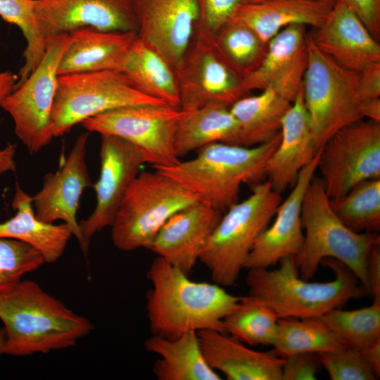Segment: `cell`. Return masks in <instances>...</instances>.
I'll return each instance as SVG.
<instances>
[{
	"mask_svg": "<svg viewBox=\"0 0 380 380\" xmlns=\"http://www.w3.org/2000/svg\"><path fill=\"white\" fill-rule=\"evenodd\" d=\"M320 365L332 380H374L378 379L360 351L343 347L317 354Z\"/></svg>",
	"mask_w": 380,
	"mask_h": 380,
	"instance_id": "38",
	"label": "cell"
},
{
	"mask_svg": "<svg viewBox=\"0 0 380 380\" xmlns=\"http://www.w3.org/2000/svg\"><path fill=\"white\" fill-rule=\"evenodd\" d=\"M16 146L8 144L0 149V175L8 172H15L16 163L15 160Z\"/></svg>",
	"mask_w": 380,
	"mask_h": 380,
	"instance_id": "45",
	"label": "cell"
},
{
	"mask_svg": "<svg viewBox=\"0 0 380 380\" xmlns=\"http://www.w3.org/2000/svg\"><path fill=\"white\" fill-rule=\"evenodd\" d=\"M198 201L192 192L155 169L139 172L110 226L113 244L125 251L149 249L168 218Z\"/></svg>",
	"mask_w": 380,
	"mask_h": 380,
	"instance_id": "8",
	"label": "cell"
},
{
	"mask_svg": "<svg viewBox=\"0 0 380 380\" xmlns=\"http://www.w3.org/2000/svg\"><path fill=\"white\" fill-rule=\"evenodd\" d=\"M6 331L4 327L0 328V355L4 354V349L6 346Z\"/></svg>",
	"mask_w": 380,
	"mask_h": 380,
	"instance_id": "48",
	"label": "cell"
},
{
	"mask_svg": "<svg viewBox=\"0 0 380 380\" xmlns=\"http://www.w3.org/2000/svg\"><path fill=\"white\" fill-rule=\"evenodd\" d=\"M0 319L6 331L4 354L27 356L70 348L94 329L35 281L21 280L0 292Z\"/></svg>",
	"mask_w": 380,
	"mask_h": 380,
	"instance_id": "2",
	"label": "cell"
},
{
	"mask_svg": "<svg viewBox=\"0 0 380 380\" xmlns=\"http://www.w3.org/2000/svg\"><path fill=\"white\" fill-rule=\"evenodd\" d=\"M35 6L36 0H0V16L20 28L27 44L23 52L24 63L14 89L33 72L45 53L46 42L37 25Z\"/></svg>",
	"mask_w": 380,
	"mask_h": 380,
	"instance_id": "36",
	"label": "cell"
},
{
	"mask_svg": "<svg viewBox=\"0 0 380 380\" xmlns=\"http://www.w3.org/2000/svg\"><path fill=\"white\" fill-rule=\"evenodd\" d=\"M174 70L182 110L214 104L230 107L248 95L243 78L225 63L211 41L193 37Z\"/></svg>",
	"mask_w": 380,
	"mask_h": 380,
	"instance_id": "13",
	"label": "cell"
},
{
	"mask_svg": "<svg viewBox=\"0 0 380 380\" xmlns=\"http://www.w3.org/2000/svg\"><path fill=\"white\" fill-rule=\"evenodd\" d=\"M213 44L225 63L243 80L260 66L267 43L242 23L231 20L215 34Z\"/></svg>",
	"mask_w": 380,
	"mask_h": 380,
	"instance_id": "32",
	"label": "cell"
},
{
	"mask_svg": "<svg viewBox=\"0 0 380 380\" xmlns=\"http://www.w3.org/2000/svg\"><path fill=\"white\" fill-rule=\"evenodd\" d=\"M101 136L100 175L92 184L96 204L92 213L79 222V243L85 257L92 236L112 225L125 192L146 163L140 150L129 141L113 135Z\"/></svg>",
	"mask_w": 380,
	"mask_h": 380,
	"instance_id": "14",
	"label": "cell"
},
{
	"mask_svg": "<svg viewBox=\"0 0 380 380\" xmlns=\"http://www.w3.org/2000/svg\"><path fill=\"white\" fill-rule=\"evenodd\" d=\"M351 9L372 35L380 39V0H337Z\"/></svg>",
	"mask_w": 380,
	"mask_h": 380,
	"instance_id": "41",
	"label": "cell"
},
{
	"mask_svg": "<svg viewBox=\"0 0 380 380\" xmlns=\"http://www.w3.org/2000/svg\"><path fill=\"white\" fill-rule=\"evenodd\" d=\"M321 149L299 172L293 189L281 201L274 222L259 236L244 262V269H265L301 250L304 233L301 222L303 197L317 170Z\"/></svg>",
	"mask_w": 380,
	"mask_h": 380,
	"instance_id": "17",
	"label": "cell"
},
{
	"mask_svg": "<svg viewBox=\"0 0 380 380\" xmlns=\"http://www.w3.org/2000/svg\"><path fill=\"white\" fill-rule=\"evenodd\" d=\"M316 46L346 68L361 72L380 62V45L358 16L337 1L324 23L310 32Z\"/></svg>",
	"mask_w": 380,
	"mask_h": 380,
	"instance_id": "21",
	"label": "cell"
},
{
	"mask_svg": "<svg viewBox=\"0 0 380 380\" xmlns=\"http://www.w3.org/2000/svg\"><path fill=\"white\" fill-rule=\"evenodd\" d=\"M222 216L219 210L198 201L169 217L149 249L189 276Z\"/></svg>",
	"mask_w": 380,
	"mask_h": 380,
	"instance_id": "18",
	"label": "cell"
},
{
	"mask_svg": "<svg viewBox=\"0 0 380 380\" xmlns=\"http://www.w3.org/2000/svg\"><path fill=\"white\" fill-rule=\"evenodd\" d=\"M368 293L374 300H380V243L372 249L367 263Z\"/></svg>",
	"mask_w": 380,
	"mask_h": 380,
	"instance_id": "43",
	"label": "cell"
},
{
	"mask_svg": "<svg viewBox=\"0 0 380 380\" xmlns=\"http://www.w3.org/2000/svg\"><path fill=\"white\" fill-rule=\"evenodd\" d=\"M208 365L229 380H281L283 357L272 351L261 352L226 333L215 330L197 332Z\"/></svg>",
	"mask_w": 380,
	"mask_h": 380,
	"instance_id": "23",
	"label": "cell"
},
{
	"mask_svg": "<svg viewBox=\"0 0 380 380\" xmlns=\"http://www.w3.org/2000/svg\"><path fill=\"white\" fill-rule=\"evenodd\" d=\"M274 270L249 269L246 284L249 294L271 307L279 319L320 317L367 292L355 274L343 263L325 258L321 264L334 272L327 282L303 279L294 257L281 259Z\"/></svg>",
	"mask_w": 380,
	"mask_h": 380,
	"instance_id": "3",
	"label": "cell"
},
{
	"mask_svg": "<svg viewBox=\"0 0 380 380\" xmlns=\"http://www.w3.org/2000/svg\"><path fill=\"white\" fill-rule=\"evenodd\" d=\"M245 0H198V15L193 37L213 40L230 21Z\"/></svg>",
	"mask_w": 380,
	"mask_h": 380,
	"instance_id": "39",
	"label": "cell"
},
{
	"mask_svg": "<svg viewBox=\"0 0 380 380\" xmlns=\"http://www.w3.org/2000/svg\"><path fill=\"white\" fill-rule=\"evenodd\" d=\"M118 71L142 94L180 108L174 68L153 46L138 34Z\"/></svg>",
	"mask_w": 380,
	"mask_h": 380,
	"instance_id": "26",
	"label": "cell"
},
{
	"mask_svg": "<svg viewBox=\"0 0 380 380\" xmlns=\"http://www.w3.org/2000/svg\"><path fill=\"white\" fill-rule=\"evenodd\" d=\"M332 7L315 0H266L243 3L232 20L252 29L267 43L283 28L293 24L321 27Z\"/></svg>",
	"mask_w": 380,
	"mask_h": 380,
	"instance_id": "25",
	"label": "cell"
},
{
	"mask_svg": "<svg viewBox=\"0 0 380 380\" xmlns=\"http://www.w3.org/2000/svg\"><path fill=\"white\" fill-rule=\"evenodd\" d=\"M360 112L362 119L380 122V97L361 101Z\"/></svg>",
	"mask_w": 380,
	"mask_h": 380,
	"instance_id": "46",
	"label": "cell"
},
{
	"mask_svg": "<svg viewBox=\"0 0 380 380\" xmlns=\"http://www.w3.org/2000/svg\"><path fill=\"white\" fill-rule=\"evenodd\" d=\"M360 351L379 379L380 376V338L360 350Z\"/></svg>",
	"mask_w": 380,
	"mask_h": 380,
	"instance_id": "44",
	"label": "cell"
},
{
	"mask_svg": "<svg viewBox=\"0 0 380 380\" xmlns=\"http://www.w3.org/2000/svg\"><path fill=\"white\" fill-rule=\"evenodd\" d=\"M147 277L152 285L146 296L147 317L155 336L172 339L203 330L225 333L223 320L239 305L241 297L216 283L192 281L159 256Z\"/></svg>",
	"mask_w": 380,
	"mask_h": 380,
	"instance_id": "1",
	"label": "cell"
},
{
	"mask_svg": "<svg viewBox=\"0 0 380 380\" xmlns=\"http://www.w3.org/2000/svg\"><path fill=\"white\" fill-rule=\"evenodd\" d=\"M239 125L229 107L208 105L183 110L175 137V151L182 157L213 143L238 145Z\"/></svg>",
	"mask_w": 380,
	"mask_h": 380,
	"instance_id": "29",
	"label": "cell"
},
{
	"mask_svg": "<svg viewBox=\"0 0 380 380\" xmlns=\"http://www.w3.org/2000/svg\"><path fill=\"white\" fill-rule=\"evenodd\" d=\"M315 1L326 4L331 7H333L337 1V0H315Z\"/></svg>",
	"mask_w": 380,
	"mask_h": 380,
	"instance_id": "49",
	"label": "cell"
},
{
	"mask_svg": "<svg viewBox=\"0 0 380 380\" xmlns=\"http://www.w3.org/2000/svg\"><path fill=\"white\" fill-rule=\"evenodd\" d=\"M279 141L280 133L270 141L252 147L213 143L198 150L191 159L153 169L222 212L239 201L243 184L260 182L265 163Z\"/></svg>",
	"mask_w": 380,
	"mask_h": 380,
	"instance_id": "4",
	"label": "cell"
},
{
	"mask_svg": "<svg viewBox=\"0 0 380 380\" xmlns=\"http://www.w3.org/2000/svg\"><path fill=\"white\" fill-rule=\"evenodd\" d=\"M303 75L302 72L288 75L260 94L242 97L229 107L239 125L238 145H261L280 133L281 120L298 92Z\"/></svg>",
	"mask_w": 380,
	"mask_h": 380,
	"instance_id": "20",
	"label": "cell"
},
{
	"mask_svg": "<svg viewBox=\"0 0 380 380\" xmlns=\"http://www.w3.org/2000/svg\"><path fill=\"white\" fill-rule=\"evenodd\" d=\"M144 346L160 357L153 367L159 380L221 379L207 362L197 332H188L172 339L153 335Z\"/></svg>",
	"mask_w": 380,
	"mask_h": 380,
	"instance_id": "28",
	"label": "cell"
},
{
	"mask_svg": "<svg viewBox=\"0 0 380 380\" xmlns=\"http://www.w3.org/2000/svg\"><path fill=\"white\" fill-rule=\"evenodd\" d=\"M281 200L265 180L254 185L247 198L227 209L199 258L215 283L223 287L235 284L248 255Z\"/></svg>",
	"mask_w": 380,
	"mask_h": 380,
	"instance_id": "6",
	"label": "cell"
},
{
	"mask_svg": "<svg viewBox=\"0 0 380 380\" xmlns=\"http://www.w3.org/2000/svg\"><path fill=\"white\" fill-rule=\"evenodd\" d=\"M272 346V352L281 357L318 354L344 347L321 317L280 319Z\"/></svg>",
	"mask_w": 380,
	"mask_h": 380,
	"instance_id": "31",
	"label": "cell"
},
{
	"mask_svg": "<svg viewBox=\"0 0 380 380\" xmlns=\"http://www.w3.org/2000/svg\"><path fill=\"white\" fill-rule=\"evenodd\" d=\"M15 214L0 222V237L25 242L37 249L46 263L57 261L63 255L68 242L73 235L70 227L47 223L39 220L32 205V196L25 192L17 183L12 201Z\"/></svg>",
	"mask_w": 380,
	"mask_h": 380,
	"instance_id": "27",
	"label": "cell"
},
{
	"mask_svg": "<svg viewBox=\"0 0 380 380\" xmlns=\"http://www.w3.org/2000/svg\"><path fill=\"white\" fill-rule=\"evenodd\" d=\"M264 1H266V0H245V2L257 3V2Z\"/></svg>",
	"mask_w": 380,
	"mask_h": 380,
	"instance_id": "50",
	"label": "cell"
},
{
	"mask_svg": "<svg viewBox=\"0 0 380 380\" xmlns=\"http://www.w3.org/2000/svg\"><path fill=\"white\" fill-rule=\"evenodd\" d=\"M18 80V75L11 71L0 72V100L13 91Z\"/></svg>",
	"mask_w": 380,
	"mask_h": 380,
	"instance_id": "47",
	"label": "cell"
},
{
	"mask_svg": "<svg viewBox=\"0 0 380 380\" xmlns=\"http://www.w3.org/2000/svg\"><path fill=\"white\" fill-rule=\"evenodd\" d=\"M137 34L92 27L70 32L69 43L58 63V76L106 70L118 71Z\"/></svg>",
	"mask_w": 380,
	"mask_h": 380,
	"instance_id": "24",
	"label": "cell"
},
{
	"mask_svg": "<svg viewBox=\"0 0 380 380\" xmlns=\"http://www.w3.org/2000/svg\"><path fill=\"white\" fill-rule=\"evenodd\" d=\"M138 35L153 46L175 68L190 43L198 0H132Z\"/></svg>",
	"mask_w": 380,
	"mask_h": 380,
	"instance_id": "19",
	"label": "cell"
},
{
	"mask_svg": "<svg viewBox=\"0 0 380 380\" xmlns=\"http://www.w3.org/2000/svg\"><path fill=\"white\" fill-rule=\"evenodd\" d=\"M317 170L329 199L380 178V122L362 119L339 129L321 149Z\"/></svg>",
	"mask_w": 380,
	"mask_h": 380,
	"instance_id": "12",
	"label": "cell"
},
{
	"mask_svg": "<svg viewBox=\"0 0 380 380\" xmlns=\"http://www.w3.org/2000/svg\"><path fill=\"white\" fill-rule=\"evenodd\" d=\"M281 380H315L320 363L317 354L300 353L283 357Z\"/></svg>",
	"mask_w": 380,
	"mask_h": 380,
	"instance_id": "40",
	"label": "cell"
},
{
	"mask_svg": "<svg viewBox=\"0 0 380 380\" xmlns=\"http://www.w3.org/2000/svg\"><path fill=\"white\" fill-rule=\"evenodd\" d=\"M69 40L68 33L48 39L39 64L22 84L0 100V108L13 119L15 134L30 154L41 151L53 138L51 116L57 69Z\"/></svg>",
	"mask_w": 380,
	"mask_h": 380,
	"instance_id": "10",
	"label": "cell"
},
{
	"mask_svg": "<svg viewBox=\"0 0 380 380\" xmlns=\"http://www.w3.org/2000/svg\"><path fill=\"white\" fill-rule=\"evenodd\" d=\"M34 12L46 42L84 27L138 34L132 0H36Z\"/></svg>",
	"mask_w": 380,
	"mask_h": 380,
	"instance_id": "15",
	"label": "cell"
},
{
	"mask_svg": "<svg viewBox=\"0 0 380 380\" xmlns=\"http://www.w3.org/2000/svg\"><path fill=\"white\" fill-rule=\"evenodd\" d=\"M146 103L165 104L138 91L116 70L58 75L51 116L53 137L104 112Z\"/></svg>",
	"mask_w": 380,
	"mask_h": 380,
	"instance_id": "9",
	"label": "cell"
},
{
	"mask_svg": "<svg viewBox=\"0 0 380 380\" xmlns=\"http://www.w3.org/2000/svg\"><path fill=\"white\" fill-rule=\"evenodd\" d=\"M89 133L80 134L59 169L44 176L41 189L32 196L36 217L47 223L62 220L68 224L78 242L80 229L77 213L84 190L92 186L86 163Z\"/></svg>",
	"mask_w": 380,
	"mask_h": 380,
	"instance_id": "16",
	"label": "cell"
},
{
	"mask_svg": "<svg viewBox=\"0 0 380 380\" xmlns=\"http://www.w3.org/2000/svg\"><path fill=\"white\" fill-rule=\"evenodd\" d=\"M306 27L301 24L283 28L267 42L264 59L243 80L245 91L262 90L288 75L304 72L307 65Z\"/></svg>",
	"mask_w": 380,
	"mask_h": 380,
	"instance_id": "30",
	"label": "cell"
},
{
	"mask_svg": "<svg viewBox=\"0 0 380 380\" xmlns=\"http://www.w3.org/2000/svg\"><path fill=\"white\" fill-rule=\"evenodd\" d=\"M307 65L302 81L305 105L317 151L339 129L362 117L360 72L344 68L306 36Z\"/></svg>",
	"mask_w": 380,
	"mask_h": 380,
	"instance_id": "7",
	"label": "cell"
},
{
	"mask_svg": "<svg viewBox=\"0 0 380 380\" xmlns=\"http://www.w3.org/2000/svg\"><path fill=\"white\" fill-rule=\"evenodd\" d=\"M280 319L256 296L241 297L238 308L223 320L224 331L249 346H272Z\"/></svg>",
	"mask_w": 380,
	"mask_h": 380,
	"instance_id": "33",
	"label": "cell"
},
{
	"mask_svg": "<svg viewBox=\"0 0 380 380\" xmlns=\"http://www.w3.org/2000/svg\"><path fill=\"white\" fill-rule=\"evenodd\" d=\"M46 263L42 254L30 244L20 240L0 237V292L22 280Z\"/></svg>",
	"mask_w": 380,
	"mask_h": 380,
	"instance_id": "37",
	"label": "cell"
},
{
	"mask_svg": "<svg viewBox=\"0 0 380 380\" xmlns=\"http://www.w3.org/2000/svg\"><path fill=\"white\" fill-rule=\"evenodd\" d=\"M320 177H313L306 189L301 208L304 241L294 257L300 276L310 280L325 258L346 265L368 293L367 263L377 244V232H355L346 226L331 207Z\"/></svg>",
	"mask_w": 380,
	"mask_h": 380,
	"instance_id": "5",
	"label": "cell"
},
{
	"mask_svg": "<svg viewBox=\"0 0 380 380\" xmlns=\"http://www.w3.org/2000/svg\"><path fill=\"white\" fill-rule=\"evenodd\" d=\"M183 110L167 104H138L110 110L82 122L89 132L124 139L153 168L177 164L175 137Z\"/></svg>",
	"mask_w": 380,
	"mask_h": 380,
	"instance_id": "11",
	"label": "cell"
},
{
	"mask_svg": "<svg viewBox=\"0 0 380 380\" xmlns=\"http://www.w3.org/2000/svg\"><path fill=\"white\" fill-rule=\"evenodd\" d=\"M358 94L360 101L380 97V62L360 72Z\"/></svg>",
	"mask_w": 380,
	"mask_h": 380,
	"instance_id": "42",
	"label": "cell"
},
{
	"mask_svg": "<svg viewBox=\"0 0 380 380\" xmlns=\"http://www.w3.org/2000/svg\"><path fill=\"white\" fill-rule=\"evenodd\" d=\"M341 221L351 230L377 232L380 229V178L362 181L343 196L329 200Z\"/></svg>",
	"mask_w": 380,
	"mask_h": 380,
	"instance_id": "34",
	"label": "cell"
},
{
	"mask_svg": "<svg viewBox=\"0 0 380 380\" xmlns=\"http://www.w3.org/2000/svg\"><path fill=\"white\" fill-rule=\"evenodd\" d=\"M320 317L344 347L360 350L380 338V300L355 310L335 308Z\"/></svg>",
	"mask_w": 380,
	"mask_h": 380,
	"instance_id": "35",
	"label": "cell"
},
{
	"mask_svg": "<svg viewBox=\"0 0 380 380\" xmlns=\"http://www.w3.org/2000/svg\"><path fill=\"white\" fill-rule=\"evenodd\" d=\"M317 152L301 84L281 120L279 143L265 163V177L272 189L281 194L293 186L299 172Z\"/></svg>",
	"mask_w": 380,
	"mask_h": 380,
	"instance_id": "22",
	"label": "cell"
}]
</instances>
